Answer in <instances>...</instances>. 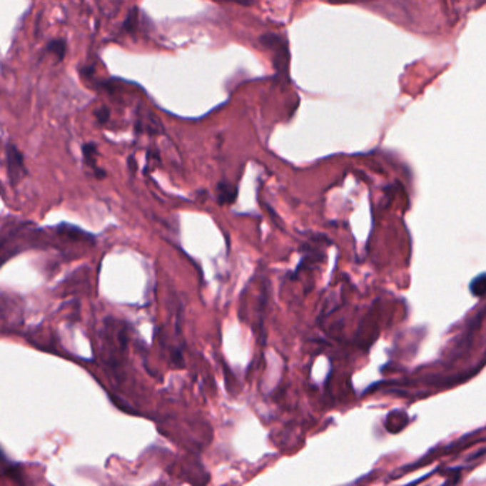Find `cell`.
Instances as JSON below:
<instances>
[{
  "mask_svg": "<svg viewBox=\"0 0 486 486\" xmlns=\"http://www.w3.org/2000/svg\"><path fill=\"white\" fill-rule=\"evenodd\" d=\"M231 1H238V3H241V4H247V3H250L251 0H231Z\"/></svg>",
  "mask_w": 486,
  "mask_h": 486,
  "instance_id": "obj_6",
  "label": "cell"
},
{
  "mask_svg": "<svg viewBox=\"0 0 486 486\" xmlns=\"http://www.w3.org/2000/svg\"><path fill=\"white\" fill-rule=\"evenodd\" d=\"M81 153H83V161L88 167H91L94 171H97L96 174H97L98 178H103L106 176V173L103 170H98L97 164H96V161H97V146L94 143H86L81 147Z\"/></svg>",
  "mask_w": 486,
  "mask_h": 486,
  "instance_id": "obj_2",
  "label": "cell"
},
{
  "mask_svg": "<svg viewBox=\"0 0 486 486\" xmlns=\"http://www.w3.org/2000/svg\"><path fill=\"white\" fill-rule=\"evenodd\" d=\"M46 51L49 54H53L59 61H61L64 59L66 53H67V44L63 39H54V40L47 43Z\"/></svg>",
  "mask_w": 486,
  "mask_h": 486,
  "instance_id": "obj_3",
  "label": "cell"
},
{
  "mask_svg": "<svg viewBox=\"0 0 486 486\" xmlns=\"http://www.w3.org/2000/svg\"><path fill=\"white\" fill-rule=\"evenodd\" d=\"M6 168L11 186H17L27 174L24 156L13 143H9L6 146Z\"/></svg>",
  "mask_w": 486,
  "mask_h": 486,
  "instance_id": "obj_1",
  "label": "cell"
},
{
  "mask_svg": "<svg viewBox=\"0 0 486 486\" xmlns=\"http://www.w3.org/2000/svg\"><path fill=\"white\" fill-rule=\"evenodd\" d=\"M94 116H96V118H97V121H98L100 124L107 123L108 118H110V113H108V108H107V107H100V108H97V110L94 111Z\"/></svg>",
  "mask_w": 486,
  "mask_h": 486,
  "instance_id": "obj_5",
  "label": "cell"
},
{
  "mask_svg": "<svg viewBox=\"0 0 486 486\" xmlns=\"http://www.w3.org/2000/svg\"><path fill=\"white\" fill-rule=\"evenodd\" d=\"M485 274H481L478 278H474L471 283V291L477 297H482L485 293Z\"/></svg>",
  "mask_w": 486,
  "mask_h": 486,
  "instance_id": "obj_4",
  "label": "cell"
}]
</instances>
